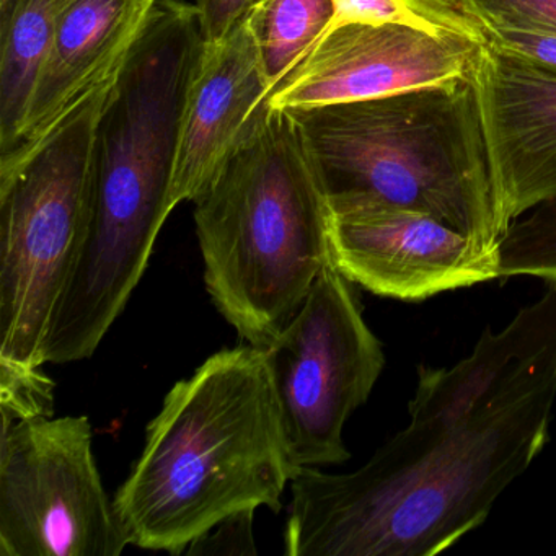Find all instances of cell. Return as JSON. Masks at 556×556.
<instances>
[{"instance_id": "cell-7", "label": "cell", "mask_w": 556, "mask_h": 556, "mask_svg": "<svg viewBox=\"0 0 556 556\" xmlns=\"http://www.w3.org/2000/svg\"><path fill=\"white\" fill-rule=\"evenodd\" d=\"M354 286L331 262L265 348L299 468L350 460L344 426L386 367L383 344L364 320Z\"/></svg>"}, {"instance_id": "cell-8", "label": "cell", "mask_w": 556, "mask_h": 556, "mask_svg": "<svg viewBox=\"0 0 556 556\" xmlns=\"http://www.w3.org/2000/svg\"><path fill=\"white\" fill-rule=\"evenodd\" d=\"M126 545L87 416L2 422L0 556H119Z\"/></svg>"}, {"instance_id": "cell-6", "label": "cell", "mask_w": 556, "mask_h": 556, "mask_svg": "<svg viewBox=\"0 0 556 556\" xmlns=\"http://www.w3.org/2000/svg\"><path fill=\"white\" fill-rule=\"evenodd\" d=\"M115 74L37 144L0 159V364L4 366L43 367V343L86 237L93 138Z\"/></svg>"}, {"instance_id": "cell-20", "label": "cell", "mask_w": 556, "mask_h": 556, "mask_svg": "<svg viewBox=\"0 0 556 556\" xmlns=\"http://www.w3.org/2000/svg\"><path fill=\"white\" fill-rule=\"evenodd\" d=\"M253 516L255 510H243L227 517L194 540L184 555H256Z\"/></svg>"}, {"instance_id": "cell-17", "label": "cell", "mask_w": 556, "mask_h": 556, "mask_svg": "<svg viewBox=\"0 0 556 556\" xmlns=\"http://www.w3.org/2000/svg\"><path fill=\"white\" fill-rule=\"evenodd\" d=\"M497 278L535 276L556 282V198L507 226L494 247Z\"/></svg>"}, {"instance_id": "cell-18", "label": "cell", "mask_w": 556, "mask_h": 556, "mask_svg": "<svg viewBox=\"0 0 556 556\" xmlns=\"http://www.w3.org/2000/svg\"><path fill=\"white\" fill-rule=\"evenodd\" d=\"M481 30H532L556 35V0H455Z\"/></svg>"}, {"instance_id": "cell-16", "label": "cell", "mask_w": 556, "mask_h": 556, "mask_svg": "<svg viewBox=\"0 0 556 556\" xmlns=\"http://www.w3.org/2000/svg\"><path fill=\"white\" fill-rule=\"evenodd\" d=\"M330 28L346 24H402L438 35L484 40L480 25L455 0H331Z\"/></svg>"}, {"instance_id": "cell-11", "label": "cell", "mask_w": 556, "mask_h": 556, "mask_svg": "<svg viewBox=\"0 0 556 556\" xmlns=\"http://www.w3.org/2000/svg\"><path fill=\"white\" fill-rule=\"evenodd\" d=\"M501 236L556 198V70L484 41L473 73Z\"/></svg>"}, {"instance_id": "cell-12", "label": "cell", "mask_w": 556, "mask_h": 556, "mask_svg": "<svg viewBox=\"0 0 556 556\" xmlns=\"http://www.w3.org/2000/svg\"><path fill=\"white\" fill-rule=\"evenodd\" d=\"M271 84L250 25L204 43L188 93L172 204L194 201L269 112Z\"/></svg>"}, {"instance_id": "cell-9", "label": "cell", "mask_w": 556, "mask_h": 556, "mask_svg": "<svg viewBox=\"0 0 556 556\" xmlns=\"http://www.w3.org/2000/svg\"><path fill=\"white\" fill-rule=\"evenodd\" d=\"M484 41L402 24L328 28L273 89L268 105L286 112L473 79Z\"/></svg>"}, {"instance_id": "cell-4", "label": "cell", "mask_w": 556, "mask_h": 556, "mask_svg": "<svg viewBox=\"0 0 556 556\" xmlns=\"http://www.w3.org/2000/svg\"><path fill=\"white\" fill-rule=\"evenodd\" d=\"M193 203L211 301L268 348L331 263L330 204L292 116L269 109Z\"/></svg>"}, {"instance_id": "cell-2", "label": "cell", "mask_w": 556, "mask_h": 556, "mask_svg": "<svg viewBox=\"0 0 556 556\" xmlns=\"http://www.w3.org/2000/svg\"><path fill=\"white\" fill-rule=\"evenodd\" d=\"M203 48L193 4L155 0L116 71L93 138L86 237L48 331V348L64 359L96 353L175 210L181 125Z\"/></svg>"}, {"instance_id": "cell-5", "label": "cell", "mask_w": 556, "mask_h": 556, "mask_svg": "<svg viewBox=\"0 0 556 556\" xmlns=\"http://www.w3.org/2000/svg\"><path fill=\"white\" fill-rule=\"evenodd\" d=\"M286 112L331 211H421L494 252L501 232L473 79Z\"/></svg>"}, {"instance_id": "cell-19", "label": "cell", "mask_w": 556, "mask_h": 556, "mask_svg": "<svg viewBox=\"0 0 556 556\" xmlns=\"http://www.w3.org/2000/svg\"><path fill=\"white\" fill-rule=\"evenodd\" d=\"M53 382L40 369H17L0 364L2 422L53 416Z\"/></svg>"}, {"instance_id": "cell-14", "label": "cell", "mask_w": 556, "mask_h": 556, "mask_svg": "<svg viewBox=\"0 0 556 556\" xmlns=\"http://www.w3.org/2000/svg\"><path fill=\"white\" fill-rule=\"evenodd\" d=\"M74 0H0V157L21 141L41 64Z\"/></svg>"}, {"instance_id": "cell-1", "label": "cell", "mask_w": 556, "mask_h": 556, "mask_svg": "<svg viewBox=\"0 0 556 556\" xmlns=\"http://www.w3.org/2000/svg\"><path fill=\"white\" fill-rule=\"evenodd\" d=\"M556 282L452 367L418 366L409 422L350 473L299 468L288 556H435L477 530L549 435Z\"/></svg>"}, {"instance_id": "cell-22", "label": "cell", "mask_w": 556, "mask_h": 556, "mask_svg": "<svg viewBox=\"0 0 556 556\" xmlns=\"http://www.w3.org/2000/svg\"><path fill=\"white\" fill-rule=\"evenodd\" d=\"M490 43L556 70V35L532 30H483Z\"/></svg>"}, {"instance_id": "cell-13", "label": "cell", "mask_w": 556, "mask_h": 556, "mask_svg": "<svg viewBox=\"0 0 556 556\" xmlns=\"http://www.w3.org/2000/svg\"><path fill=\"white\" fill-rule=\"evenodd\" d=\"M155 0H74L41 64L11 157L37 144L125 60Z\"/></svg>"}, {"instance_id": "cell-3", "label": "cell", "mask_w": 556, "mask_h": 556, "mask_svg": "<svg viewBox=\"0 0 556 556\" xmlns=\"http://www.w3.org/2000/svg\"><path fill=\"white\" fill-rule=\"evenodd\" d=\"M298 471L268 353L247 343L172 387L113 506L129 545L184 555L233 514L279 513Z\"/></svg>"}, {"instance_id": "cell-10", "label": "cell", "mask_w": 556, "mask_h": 556, "mask_svg": "<svg viewBox=\"0 0 556 556\" xmlns=\"http://www.w3.org/2000/svg\"><path fill=\"white\" fill-rule=\"evenodd\" d=\"M331 262L380 298L419 302L497 279L494 252L431 214L393 204L330 210Z\"/></svg>"}, {"instance_id": "cell-21", "label": "cell", "mask_w": 556, "mask_h": 556, "mask_svg": "<svg viewBox=\"0 0 556 556\" xmlns=\"http://www.w3.org/2000/svg\"><path fill=\"white\" fill-rule=\"evenodd\" d=\"M265 0H194L204 43H217L249 24Z\"/></svg>"}, {"instance_id": "cell-15", "label": "cell", "mask_w": 556, "mask_h": 556, "mask_svg": "<svg viewBox=\"0 0 556 556\" xmlns=\"http://www.w3.org/2000/svg\"><path fill=\"white\" fill-rule=\"evenodd\" d=\"M334 17L331 0H265L249 21L273 89L324 37ZM273 92V90H271Z\"/></svg>"}]
</instances>
